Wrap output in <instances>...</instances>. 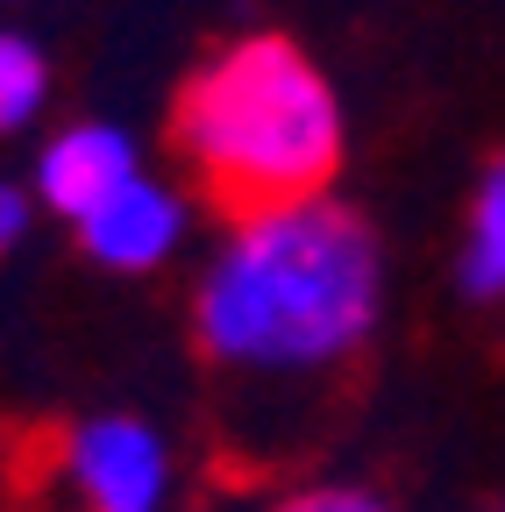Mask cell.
<instances>
[{
    "label": "cell",
    "mask_w": 505,
    "mask_h": 512,
    "mask_svg": "<svg viewBox=\"0 0 505 512\" xmlns=\"http://www.w3.org/2000/svg\"><path fill=\"white\" fill-rule=\"evenodd\" d=\"M29 235V192L22 185H0V256Z\"/></svg>",
    "instance_id": "9"
},
{
    "label": "cell",
    "mask_w": 505,
    "mask_h": 512,
    "mask_svg": "<svg viewBox=\"0 0 505 512\" xmlns=\"http://www.w3.org/2000/svg\"><path fill=\"white\" fill-rule=\"evenodd\" d=\"M171 136L214 207L257 214L328 192L342 171V100L299 43L242 36L185 86Z\"/></svg>",
    "instance_id": "2"
},
{
    "label": "cell",
    "mask_w": 505,
    "mask_h": 512,
    "mask_svg": "<svg viewBox=\"0 0 505 512\" xmlns=\"http://www.w3.org/2000/svg\"><path fill=\"white\" fill-rule=\"evenodd\" d=\"M43 93H50V72H43L36 43H22V36L0 29V136L29 128L36 107H43Z\"/></svg>",
    "instance_id": "7"
},
{
    "label": "cell",
    "mask_w": 505,
    "mask_h": 512,
    "mask_svg": "<svg viewBox=\"0 0 505 512\" xmlns=\"http://www.w3.org/2000/svg\"><path fill=\"white\" fill-rule=\"evenodd\" d=\"M385 313V249L342 200L235 214L221 256L200 278L193 335L221 377L242 384H313L356 363Z\"/></svg>",
    "instance_id": "1"
},
{
    "label": "cell",
    "mask_w": 505,
    "mask_h": 512,
    "mask_svg": "<svg viewBox=\"0 0 505 512\" xmlns=\"http://www.w3.org/2000/svg\"><path fill=\"white\" fill-rule=\"evenodd\" d=\"M65 477L86 512H164L171 505V448L157 427H143L129 413H100V420L72 427Z\"/></svg>",
    "instance_id": "3"
},
{
    "label": "cell",
    "mask_w": 505,
    "mask_h": 512,
    "mask_svg": "<svg viewBox=\"0 0 505 512\" xmlns=\"http://www.w3.org/2000/svg\"><path fill=\"white\" fill-rule=\"evenodd\" d=\"M271 512H392V505L377 491H363V484H306V491L278 498Z\"/></svg>",
    "instance_id": "8"
},
{
    "label": "cell",
    "mask_w": 505,
    "mask_h": 512,
    "mask_svg": "<svg viewBox=\"0 0 505 512\" xmlns=\"http://www.w3.org/2000/svg\"><path fill=\"white\" fill-rule=\"evenodd\" d=\"M72 228H79V242H86L93 264H107V271H157L164 256L178 249V235H185V207H178L171 185L129 171V178H121L107 200H93Z\"/></svg>",
    "instance_id": "4"
},
{
    "label": "cell",
    "mask_w": 505,
    "mask_h": 512,
    "mask_svg": "<svg viewBox=\"0 0 505 512\" xmlns=\"http://www.w3.org/2000/svg\"><path fill=\"white\" fill-rule=\"evenodd\" d=\"M456 285L463 299L491 306L505 299V157L484 171L477 185V207H470V235H463V256H456Z\"/></svg>",
    "instance_id": "6"
},
{
    "label": "cell",
    "mask_w": 505,
    "mask_h": 512,
    "mask_svg": "<svg viewBox=\"0 0 505 512\" xmlns=\"http://www.w3.org/2000/svg\"><path fill=\"white\" fill-rule=\"evenodd\" d=\"M129 171H136V143L121 136V128H107V121H79V128H65V136L36 157V192H43L57 214L79 221Z\"/></svg>",
    "instance_id": "5"
}]
</instances>
